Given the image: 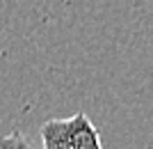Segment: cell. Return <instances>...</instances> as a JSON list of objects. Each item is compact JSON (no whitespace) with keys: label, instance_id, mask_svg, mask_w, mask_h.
Masks as SVG:
<instances>
[{"label":"cell","instance_id":"1","mask_svg":"<svg viewBox=\"0 0 153 149\" xmlns=\"http://www.w3.org/2000/svg\"><path fill=\"white\" fill-rule=\"evenodd\" d=\"M41 145L44 149H101L103 140L89 117L76 112L41 124Z\"/></svg>","mask_w":153,"mask_h":149}]
</instances>
